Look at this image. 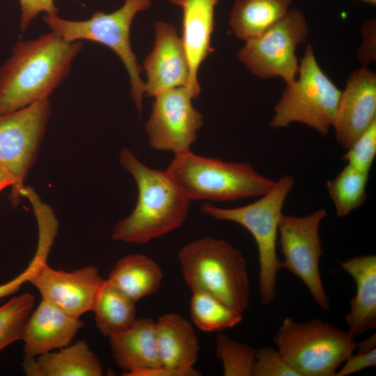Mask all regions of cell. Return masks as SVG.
<instances>
[{
  "instance_id": "1",
  "label": "cell",
  "mask_w": 376,
  "mask_h": 376,
  "mask_svg": "<svg viewBox=\"0 0 376 376\" xmlns=\"http://www.w3.org/2000/svg\"><path fill=\"white\" fill-rule=\"evenodd\" d=\"M82 49L54 31L18 42L0 69V114L48 99Z\"/></svg>"
},
{
  "instance_id": "2",
  "label": "cell",
  "mask_w": 376,
  "mask_h": 376,
  "mask_svg": "<svg viewBox=\"0 0 376 376\" xmlns=\"http://www.w3.org/2000/svg\"><path fill=\"white\" fill-rule=\"evenodd\" d=\"M119 159L136 181L138 198L131 214L114 226L111 238L144 244L180 228L188 216L191 201L166 171L146 166L126 148Z\"/></svg>"
},
{
  "instance_id": "3",
  "label": "cell",
  "mask_w": 376,
  "mask_h": 376,
  "mask_svg": "<svg viewBox=\"0 0 376 376\" xmlns=\"http://www.w3.org/2000/svg\"><path fill=\"white\" fill-rule=\"evenodd\" d=\"M182 275L191 290L208 293L243 314L249 305V280L242 252L227 240L204 237L181 247Z\"/></svg>"
},
{
  "instance_id": "4",
  "label": "cell",
  "mask_w": 376,
  "mask_h": 376,
  "mask_svg": "<svg viewBox=\"0 0 376 376\" xmlns=\"http://www.w3.org/2000/svg\"><path fill=\"white\" fill-rule=\"evenodd\" d=\"M166 172L190 200L234 201L260 197L275 181L244 162H228L191 151L175 155Z\"/></svg>"
},
{
  "instance_id": "5",
  "label": "cell",
  "mask_w": 376,
  "mask_h": 376,
  "mask_svg": "<svg viewBox=\"0 0 376 376\" xmlns=\"http://www.w3.org/2000/svg\"><path fill=\"white\" fill-rule=\"evenodd\" d=\"M295 185L292 175H282L260 198L244 206L224 208L205 203L201 211L220 221L237 223L252 235L258 251L259 291L261 304H271L276 297V284L282 268L276 251L279 226L284 203Z\"/></svg>"
},
{
  "instance_id": "6",
  "label": "cell",
  "mask_w": 376,
  "mask_h": 376,
  "mask_svg": "<svg viewBox=\"0 0 376 376\" xmlns=\"http://www.w3.org/2000/svg\"><path fill=\"white\" fill-rule=\"evenodd\" d=\"M273 341L300 376H335L357 347L348 332L318 318L297 322L286 317Z\"/></svg>"
},
{
  "instance_id": "7",
  "label": "cell",
  "mask_w": 376,
  "mask_h": 376,
  "mask_svg": "<svg viewBox=\"0 0 376 376\" xmlns=\"http://www.w3.org/2000/svg\"><path fill=\"white\" fill-rule=\"evenodd\" d=\"M341 91L322 71L308 44L296 79L286 84L274 108L269 126L285 127L297 122L327 134L333 127Z\"/></svg>"
},
{
  "instance_id": "8",
  "label": "cell",
  "mask_w": 376,
  "mask_h": 376,
  "mask_svg": "<svg viewBox=\"0 0 376 376\" xmlns=\"http://www.w3.org/2000/svg\"><path fill=\"white\" fill-rule=\"evenodd\" d=\"M150 3L151 0H124L116 11L108 14L97 11L83 21L63 19L57 15L43 17L50 29L65 41L90 40L107 46L118 55L128 72L130 93L139 113L144 93V83L140 77L143 68L132 49L130 31L136 14L148 8Z\"/></svg>"
},
{
  "instance_id": "9",
  "label": "cell",
  "mask_w": 376,
  "mask_h": 376,
  "mask_svg": "<svg viewBox=\"0 0 376 376\" xmlns=\"http://www.w3.org/2000/svg\"><path fill=\"white\" fill-rule=\"evenodd\" d=\"M310 33L304 13L291 8L287 15L256 38L245 41L237 58L256 77L293 81L299 72L296 49Z\"/></svg>"
},
{
  "instance_id": "10",
  "label": "cell",
  "mask_w": 376,
  "mask_h": 376,
  "mask_svg": "<svg viewBox=\"0 0 376 376\" xmlns=\"http://www.w3.org/2000/svg\"><path fill=\"white\" fill-rule=\"evenodd\" d=\"M51 114L48 100L0 114V165L13 180L10 201L17 205Z\"/></svg>"
},
{
  "instance_id": "11",
  "label": "cell",
  "mask_w": 376,
  "mask_h": 376,
  "mask_svg": "<svg viewBox=\"0 0 376 376\" xmlns=\"http://www.w3.org/2000/svg\"><path fill=\"white\" fill-rule=\"evenodd\" d=\"M327 215L325 209L296 217L283 214L279 226L278 244L285 268L301 279L316 304L327 311L330 306L320 272V258L323 253L320 225Z\"/></svg>"
},
{
  "instance_id": "12",
  "label": "cell",
  "mask_w": 376,
  "mask_h": 376,
  "mask_svg": "<svg viewBox=\"0 0 376 376\" xmlns=\"http://www.w3.org/2000/svg\"><path fill=\"white\" fill-rule=\"evenodd\" d=\"M145 131L150 146L175 155L191 151L203 116L192 105L194 99L185 86L164 91L154 96Z\"/></svg>"
},
{
  "instance_id": "13",
  "label": "cell",
  "mask_w": 376,
  "mask_h": 376,
  "mask_svg": "<svg viewBox=\"0 0 376 376\" xmlns=\"http://www.w3.org/2000/svg\"><path fill=\"white\" fill-rule=\"evenodd\" d=\"M105 280L95 266L66 272L54 269L47 264L29 283L38 289L42 299L79 318L92 311Z\"/></svg>"
},
{
  "instance_id": "14",
  "label": "cell",
  "mask_w": 376,
  "mask_h": 376,
  "mask_svg": "<svg viewBox=\"0 0 376 376\" xmlns=\"http://www.w3.org/2000/svg\"><path fill=\"white\" fill-rule=\"evenodd\" d=\"M376 120V73L367 66L354 70L341 91L333 125L337 141L347 149Z\"/></svg>"
},
{
  "instance_id": "15",
  "label": "cell",
  "mask_w": 376,
  "mask_h": 376,
  "mask_svg": "<svg viewBox=\"0 0 376 376\" xmlns=\"http://www.w3.org/2000/svg\"><path fill=\"white\" fill-rule=\"evenodd\" d=\"M144 93L148 97L175 87L186 86L189 71L182 41L175 26L159 21L155 24L153 49L146 57Z\"/></svg>"
},
{
  "instance_id": "16",
  "label": "cell",
  "mask_w": 376,
  "mask_h": 376,
  "mask_svg": "<svg viewBox=\"0 0 376 376\" xmlns=\"http://www.w3.org/2000/svg\"><path fill=\"white\" fill-rule=\"evenodd\" d=\"M83 325L79 318L42 298L23 328L24 357L35 358L71 344Z\"/></svg>"
},
{
  "instance_id": "17",
  "label": "cell",
  "mask_w": 376,
  "mask_h": 376,
  "mask_svg": "<svg viewBox=\"0 0 376 376\" xmlns=\"http://www.w3.org/2000/svg\"><path fill=\"white\" fill-rule=\"evenodd\" d=\"M219 0H177L182 10L181 37L187 55L189 76L187 86L194 99L201 88L198 72L202 63L214 52L211 36L214 25V8Z\"/></svg>"
},
{
  "instance_id": "18",
  "label": "cell",
  "mask_w": 376,
  "mask_h": 376,
  "mask_svg": "<svg viewBox=\"0 0 376 376\" xmlns=\"http://www.w3.org/2000/svg\"><path fill=\"white\" fill-rule=\"evenodd\" d=\"M356 284V294L345 316L353 337L376 328V256H358L338 262Z\"/></svg>"
},
{
  "instance_id": "19",
  "label": "cell",
  "mask_w": 376,
  "mask_h": 376,
  "mask_svg": "<svg viewBox=\"0 0 376 376\" xmlns=\"http://www.w3.org/2000/svg\"><path fill=\"white\" fill-rule=\"evenodd\" d=\"M155 324L150 318H136L128 329L109 337L113 361L124 371L123 375L162 365Z\"/></svg>"
},
{
  "instance_id": "20",
  "label": "cell",
  "mask_w": 376,
  "mask_h": 376,
  "mask_svg": "<svg viewBox=\"0 0 376 376\" xmlns=\"http://www.w3.org/2000/svg\"><path fill=\"white\" fill-rule=\"evenodd\" d=\"M27 376H102V366L84 340L38 356L24 357Z\"/></svg>"
},
{
  "instance_id": "21",
  "label": "cell",
  "mask_w": 376,
  "mask_h": 376,
  "mask_svg": "<svg viewBox=\"0 0 376 376\" xmlns=\"http://www.w3.org/2000/svg\"><path fill=\"white\" fill-rule=\"evenodd\" d=\"M157 353L162 366L175 369L193 368L199 345L192 324L174 313L161 315L155 324Z\"/></svg>"
},
{
  "instance_id": "22",
  "label": "cell",
  "mask_w": 376,
  "mask_h": 376,
  "mask_svg": "<svg viewBox=\"0 0 376 376\" xmlns=\"http://www.w3.org/2000/svg\"><path fill=\"white\" fill-rule=\"evenodd\" d=\"M107 279L136 304L159 290L163 273L151 258L134 253L120 258Z\"/></svg>"
},
{
  "instance_id": "23",
  "label": "cell",
  "mask_w": 376,
  "mask_h": 376,
  "mask_svg": "<svg viewBox=\"0 0 376 376\" xmlns=\"http://www.w3.org/2000/svg\"><path fill=\"white\" fill-rule=\"evenodd\" d=\"M292 0H237L228 24L233 33L246 41L258 37L290 10Z\"/></svg>"
},
{
  "instance_id": "24",
  "label": "cell",
  "mask_w": 376,
  "mask_h": 376,
  "mask_svg": "<svg viewBox=\"0 0 376 376\" xmlns=\"http://www.w3.org/2000/svg\"><path fill=\"white\" fill-rule=\"evenodd\" d=\"M135 305L134 301L106 279L92 310L101 334L109 338L128 329L136 318Z\"/></svg>"
},
{
  "instance_id": "25",
  "label": "cell",
  "mask_w": 376,
  "mask_h": 376,
  "mask_svg": "<svg viewBox=\"0 0 376 376\" xmlns=\"http://www.w3.org/2000/svg\"><path fill=\"white\" fill-rule=\"evenodd\" d=\"M368 179L369 173L347 164L335 178L327 182L338 217H346L363 204L367 198Z\"/></svg>"
},
{
  "instance_id": "26",
  "label": "cell",
  "mask_w": 376,
  "mask_h": 376,
  "mask_svg": "<svg viewBox=\"0 0 376 376\" xmlns=\"http://www.w3.org/2000/svg\"><path fill=\"white\" fill-rule=\"evenodd\" d=\"M190 299V316L203 331L213 332L233 328L242 320V314L215 297L194 290Z\"/></svg>"
},
{
  "instance_id": "27",
  "label": "cell",
  "mask_w": 376,
  "mask_h": 376,
  "mask_svg": "<svg viewBox=\"0 0 376 376\" xmlns=\"http://www.w3.org/2000/svg\"><path fill=\"white\" fill-rule=\"evenodd\" d=\"M35 299L26 292L13 297L0 306V351L21 340L24 324L31 313Z\"/></svg>"
},
{
  "instance_id": "28",
  "label": "cell",
  "mask_w": 376,
  "mask_h": 376,
  "mask_svg": "<svg viewBox=\"0 0 376 376\" xmlns=\"http://www.w3.org/2000/svg\"><path fill=\"white\" fill-rule=\"evenodd\" d=\"M216 354L221 361L225 376H252L256 350L233 340L225 334L216 339Z\"/></svg>"
},
{
  "instance_id": "29",
  "label": "cell",
  "mask_w": 376,
  "mask_h": 376,
  "mask_svg": "<svg viewBox=\"0 0 376 376\" xmlns=\"http://www.w3.org/2000/svg\"><path fill=\"white\" fill-rule=\"evenodd\" d=\"M347 150L342 159L354 168L369 173L376 156V120Z\"/></svg>"
},
{
  "instance_id": "30",
  "label": "cell",
  "mask_w": 376,
  "mask_h": 376,
  "mask_svg": "<svg viewBox=\"0 0 376 376\" xmlns=\"http://www.w3.org/2000/svg\"><path fill=\"white\" fill-rule=\"evenodd\" d=\"M252 376H300L283 359L279 351L271 347L256 350Z\"/></svg>"
},
{
  "instance_id": "31",
  "label": "cell",
  "mask_w": 376,
  "mask_h": 376,
  "mask_svg": "<svg viewBox=\"0 0 376 376\" xmlns=\"http://www.w3.org/2000/svg\"><path fill=\"white\" fill-rule=\"evenodd\" d=\"M49 249L38 246L35 254L26 269L6 283L0 284V299L16 293L20 288L30 281L47 264Z\"/></svg>"
},
{
  "instance_id": "32",
  "label": "cell",
  "mask_w": 376,
  "mask_h": 376,
  "mask_svg": "<svg viewBox=\"0 0 376 376\" xmlns=\"http://www.w3.org/2000/svg\"><path fill=\"white\" fill-rule=\"evenodd\" d=\"M362 42L357 51V57L363 66L376 61V20L370 19L363 22L360 28Z\"/></svg>"
},
{
  "instance_id": "33",
  "label": "cell",
  "mask_w": 376,
  "mask_h": 376,
  "mask_svg": "<svg viewBox=\"0 0 376 376\" xmlns=\"http://www.w3.org/2000/svg\"><path fill=\"white\" fill-rule=\"evenodd\" d=\"M21 6L20 30L24 31L33 18L41 12L47 15H57L58 10L54 0H19Z\"/></svg>"
},
{
  "instance_id": "34",
  "label": "cell",
  "mask_w": 376,
  "mask_h": 376,
  "mask_svg": "<svg viewBox=\"0 0 376 376\" xmlns=\"http://www.w3.org/2000/svg\"><path fill=\"white\" fill-rule=\"evenodd\" d=\"M343 367L337 370L335 376H347L376 364V348L366 352L353 353L344 361Z\"/></svg>"
},
{
  "instance_id": "35",
  "label": "cell",
  "mask_w": 376,
  "mask_h": 376,
  "mask_svg": "<svg viewBox=\"0 0 376 376\" xmlns=\"http://www.w3.org/2000/svg\"><path fill=\"white\" fill-rule=\"evenodd\" d=\"M125 376H198L201 373L193 368L186 369L171 368L162 365L147 369L136 370Z\"/></svg>"
},
{
  "instance_id": "36",
  "label": "cell",
  "mask_w": 376,
  "mask_h": 376,
  "mask_svg": "<svg viewBox=\"0 0 376 376\" xmlns=\"http://www.w3.org/2000/svg\"><path fill=\"white\" fill-rule=\"evenodd\" d=\"M376 348V334L374 333L370 337L364 339L363 340L357 343V347L358 352H369Z\"/></svg>"
},
{
  "instance_id": "37",
  "label": "cell",
  "mask_w": 376,
  "mask_h": 376,
  "mask_svg": "<svg viewBox=\"0 0 376 376\" xmlns=\"http://www.w3.org/2000/svg\"><path fill=\"white\" fill-rule=\"evenodd\" d=\"M13 180L8 172L0 165V191L7 187H12Z\"/></svg>"
},
{
  "instance_id": "38",
  "label": "cell",
  "mask_w": 376,
  "mask_h": 376,
  "mask_svg": "<svg viewBox=\"0 0 376 376\" xmlns=\"http://www.w3.org/2000/svg\"><path fill=\"white\" fill-rule=\"evenodd\" d=\"M355 1H362L373 6L376 5V0H355Z\"/></svg>"
},
{
  "instance_id": "39",
  "label": "cell",
  "mask_w": 376,
  "mask_h": 376,
  "mask_svg": "<svg viewBox=\"0 0 376 376\" xmlns=\"http://www.w3.org/2000/svg\"><path fill=\"white\" fill-rule=\"evenodd\" d=\"M171 3H174L176 5L177 0H169Z\"/></svg>"
}]
</instances>
